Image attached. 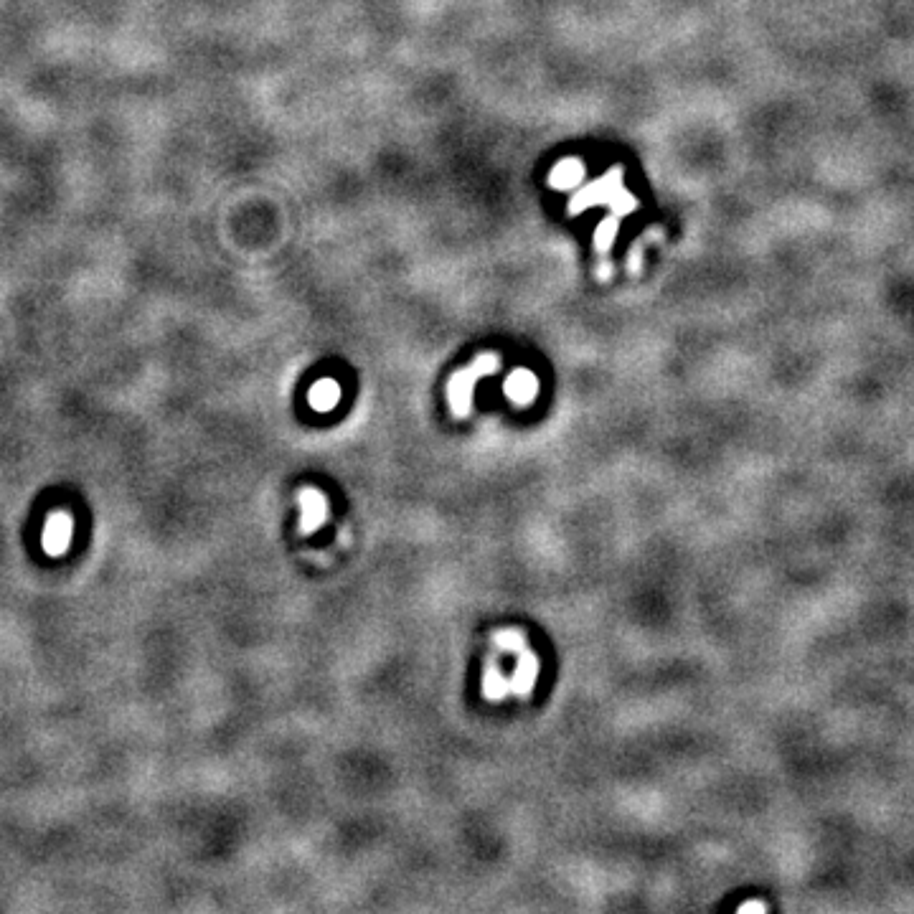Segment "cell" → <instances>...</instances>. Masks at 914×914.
Returning a JSON list of instances; mask_svg holds the SVG:
<instances>
[{
	"label": "cell",
	"instance_id": "277c9868",
	"mask_svg": "<svg viewBox=\"0 0 914 914\" xmlns=\"http://www.w3.org/2000/svg\"><path fill=\"white\" fill-rule=\"evenodd\" d=\"M300 508H303V518H300V531L303 534H313L328 518V498L318 488H305L300 493Z\"/></svg>",
	"mask_w": 914,
	"mask_h": 914
},
{
	"label": "cell",
	"instance_id": "8992f818",
	"mask_svg": "<svg viewBox=\"0 0 914 914\" xmlns=\"http://www.w3.org/2000/svg\"><path fill=\"white\" fill-rule=\"evenodd\" d=\"M483 694H485V699H491V701H501L503 696L511 694V678L503 676L501 668H498L496 663H488V668H485Z\"/></svg>",
	"mask_w": 914,
	"mask_h": 914
},
{
	"label": "cell",
	"instance_id": "7a4b0ae2",
	"mask_svg": "<svg viewBox=\"0 0 914 914\" xmlns=\"http://www.w3.org/2000/svg\"><path fill=\"white\" fill-rule=\"evenodd\" d=\"M496 369H498V358L496 356H485V358H480L478 364L470 366L468 371H463V374H457L455 379H452V384H450V404H452V412H455L457 417H465V414H470L475 381H478L480 376H485V374H493Z\"/></svg>",
	"mask_w": 914,
	"mask_h": 914
},
{
	"label": "cell",
	"instance_id": "5b68a950",
	"mask_svg": "<svg viewBox=\"0 0 914 914\" xmlns=\"http://www.w3.org/2000/svg\"><path fill=\"white\" fill-rule=\"evenodd\" d=\"M506 394L516 404H531L536 399V394H539V381H536V376L531 371L518 369L506 381Z\"/></svg>",
	"mask_w": 914,
	"mask_h": 914
},
{
	"label": "cell",
	"instance_id": "ba28073f",
	"mask_svg": "<svg viewBox=\"0 0 914 914\" xmlns=\"http://www.w3.org/2000/svg\"><path fill=\"white\" fill-rule=\"evenodd\" d=\"M739 912H767V904L765 902H744L742 907H739Z\"/></svg>",
	"mask_w": 914,
	"mask_h": 914
},
{
	"label": "cell",
	"instance_id": "52a82bcc",
	"mask_svg": "<svg viewBox=\"0 0 914 914\" xmlns=\"http://www.w3.org/2000/svg\"><path fill=\"white\" fill-rule=\"evenodd\" d=\"M338 397H341V389H338L336 381H318V384L310 389V404L318 412H328V409L336 407Z\"/></svg>",
	"mask_w": 914,
	"mask_h": 914
},
{
	"label": "cell",
	"instance_id": "6da1fadb",
	"mask_svg": "<svg viewBox=\"0 0 914 914\" xmlns=\"http://www.w3.org/2000/svg\"><path fill=\"white\" fill-rule=\"evenodd\" d=\"M493 640H496V645L501 650H508V653H516L518 656L516 673L511 676V694L526 699L534 691L536 678H539V661H536V656L526 645L524 635L518 633V630H501Z\"/></svg>",
	"mask_w": 914,
	"mask_h": 914
},
{
	"label": "cell",
	"instance_id": "3957f363",
	"mask_svg": "<svg viewBox=\"0 0 914 914\" xmlns=\"http://www.w3.org/2000/svg\"><path fill=\"white\" fill-rule=\"evenodd\" d=\"M74 534V521L67 513H51L44 529V549L49 557H61L67 554L69 544H72Z\"/></svg>",
	"mask_w": 914,
	"mask_h": 914
}]
</instances>
